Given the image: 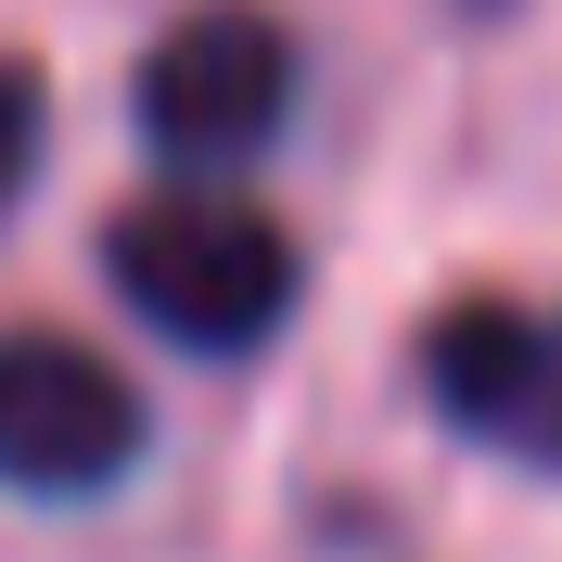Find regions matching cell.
Segmentation results:
<instances>
[{"mask_svg": "<svg viewBox=\"0 0 562 562\" xmlns=\"http://www.w3.org/2000/svg\"><path fill=\"white\" fill-rule=\"evenodd\" d=\"M294 128V38L256 0H192L140 52V140L167 179H231Z\"/></svg>", "mask_w": 562, "mask_h": 562, "instance_id": "7a4b0ae2", "label": "cell"}, {"mask_svg": "<svg viewBox=\"0 0 562 562\" xmlns=\"http://www.w3.org/2000/svg\"><path fill=\"white\" fill-rule=\"evenodd\" d=\"M422 396L473 435L486 460L562 473V294H460L422 319Z\"/></svg>", "mask_w": 562, "mask_h": 562, "instance_id": "277c9868", "label": "cell"}, {"mask_svg": "<svg viewBox=\"0 0 562 562\" xmlns=\"http://www.w3.org/2000/svg\"><path fill=\"white\" fill-rule=\"evenodd\" d=\"M103 281L192 358H256L294 319V294H307L294 231L269 205H244L231 179H179L154 205H115L103 217Z\"/></svg>", "mask_w": 562, "mask_h": 562, "instance_id": "6da1fadb", "label": "cell"}, {"mask_svg": "<svg viewBox=\"0 0 562 562\" xmlns=\"http://www.w3.org/2000/svg\"><path fill=\"white\" fill-rule=\"evenodd\" d=\"M154 409L103 346L77 333H0V486L13 498H103L140 473Z\"/></svg>", "mask_w": 562, "mask_h": 562, "instance_id": "3957f363", "label": "cell"}, {"mask_svg": "<svg viewBox=\"0 0 562 562\" xmlns=\"http://www.w3.org/2000/svg\"><path fill=\"white\" fill-rule=\"evenodd\" d=\"M38 115H52L38 65H13V52H0V217L26 205V179H38Z\"/></svg>", "mask_w": 562, "mask_h": 562, "instance_id": "5b68a950", "label": "cell"}]
</instances>
